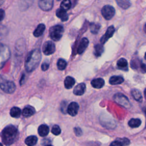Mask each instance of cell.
Listing matches in <instances>:
<instances>
[{"mask_svg": "<svg viewBox=\"0 0 146 146\" xmlns=\"http://www.w3.org/2000/svg\"><path fill=\"white\" fill-rule=\"evenodd\" d=\"M41 59L40 51L39 49H34L31 51L27 55L25 66L27 72H31L33 71L39 66Z\"/></svg>", "mask_w": 146, "mask_h": 146, "instance_id": "obj_1", "label": "cell"}, {"mask_svg": "<svg viewBox=\"0 0 146 146\" xmlns=\"http://www.w3.org/2000/svg\"><path fill=\"white\" fill-rule=\"evenodd\" d=\"M18 135V131L17 128L13 125H9L6 126L2 131V140L3 144L9 146L16 140Z\"/></svg>", "mask_w": 146, "mask_h": 146, "instance_id": "obj_2", "label": "cell"}, {"mask_svg": "<svg viewBox=\"0 0 146 146\" xmlns=\"http://www.w3.org/2000/svg\"><path fill=\"white\" fill-rule=\"evenodd\" d=\"M0 88L5 93L10 94L15 91L16 86L13 82L5 79L0 75Z\"/></svg>", "mask_w": 146, "mask_h": 146, "instance_id": "obj_3", "label": "cell"}, {"mask_svg": "<svg viewBox=\"0 0 146 146\" xmlns=\"http://www.w3.org/2000/svg\"><path fill=\"white\" fill-rule=\"evenodd\" d=\"M10 51L6 46L0 43V70L10 57Z\"/></svg>", "mask_w": 146, "mask_h": 146, "instance_id": "obj_4", "label": "cell"}, {"mask_svg": "<svg viewBox=\"0 0 146 146\" xmlns=\"http://www.w3.org/2000/svg\"><path fill=\"white\" fill-rule=\"evenodd\" d=\"M64 29L62 26L58 25L51 27L49 30V35L52 40L58 41L63 35Z\"/></svg>", "mask_w": 146, "mask_h": 146, "instance_id": "obj_5", "label": "cell"}, {"mask_svg": "<svg viewBox=\"0 0 146 146\" xmlns=\"http://www.w3.org/2000/svg\"><path fill=\"white\" fill-rule=\"evenodd\" d=\"M113 99L117 104L125 108H129L131 106L128 99L122 94L117 93L115 94L113 96Z\"/></svg>", "mask_w": 146, "mask_h": 146, "instance_id": "obj_6", "label": "cell"}, {"mask_svg": "<svg viewBox=\"0 0 146 146\" xmlns=\"http://www.w3.org/2000/svg\"><path fill=\"white\" fill-rule=\"evenodd\" d=\"M103 17L107 20L111 19L115 15V10L113 7L110 5H105L101 10Z\"/></svg>", "mask_w": 146, "mask_h": 146, "instance_id": "obj_7", "label": "cell"}, {"mask_svg": "<svg viewBox=\"0 0 146 146\" xmlns=\"http://www.w3.org/2000/svg\"><path fill=\"white\" fill-rule=\"evenodd\" d=\"M43 52L46 55H49L53 54L55 51V45L52 41L46 42L42 47Z\"/></svg>", "mask_w": 146, "mask_h": 146, "instance_id": "obj_8", "label": "cell"}, {"mask_svg": "<svg viewBox=\"0 0 146 146\" xmlns=\"http://www.w3.org/2000/svg\"><path fill=\"white\" fill-rule=\"evenodd\" d=\"M114 32H115L114 26H112V25L109 26L108 27L105 34L103 35L102 36V37L101 38V39H100V43L102 44L105 43L110 38H111L112 36V35L114 34Z\"/></svg>", "mask_w": 146, "mask_h": 146, "instance_id": "obj_9", "label": "cell"}, {"mask_svg": "<svg viewBox=\"0 0 146 146\" xmlns=\"http://www.w3.org/2000/svg\"><path fill=\"white\" fill-rule=\"evenodd\" d=\"M39 7L43 11H49L53 6L52 0H40L38 2Z\"/></svg>", "mask_w": 146, "mask_h": 146, "instance_id": "obj_10", "label": "cell"}, {"mask_svg": "<svg viewBox=\"0 0 146 146\" xmlns=\"http://www.w3.org/2000/svg\"><path fill=\"white\" fill-rule=\"evenodd\" d=\"M79 105L76 102H71L70 103L67 108V113L72 116H74L75 115H76V114L78 113V110H79Z\"/></svg>", "mask_w": 146, "mask_h": 146, "instance_id": "obj_11", "label": "cell"}, {"mask_svg": "<svg viewBox=\"0 0 146 146\" xmlns=\"http://www.w3.org/2000/svg\"><path fill=\"white\" fill-rule=\"evenodd\" d=\"M86 90V84L84 83H80L76 85L74 90H73V93L75 95L78 96H80L82 95Z\"/></svg>", "mask_w": 146, "mask_h": 146, "instance_id": "obj_12", "label": "cell"}, {"mask_svg": "<svg viewBox=\"0 0 146 146\" xmlns=\"http://www.w3.org/2000/svg\"><path fill=\"white\" fill-rule=\"evenodd\" d=\"M88 43H89V41L87 38H82L78 48V50H77L78 53L79 54H82L85 51L86 48L87 47Z\"/></svg>", "mask_w": 146, "mask_h": 146, "instance_id": "obj_13", "label": "cell"}, {"mask_svg": "<svg viewBox=\"0 0 146 146\" xmlns=\"http://www.w3.org/2000/svg\"><path fill=\"white\" fill-rule=\"evenodd\" d=\"M35 112V110L33 107L31 106H27L22 111V115L25 117H28L33 115Z\"/></svg>", "mask_w": 146, "mask_h": 146, "instance_id": "obj_14", "label": "cell"}, {"mask_svg": "<svg viewBox=\"0 0 146 146\" xmlns=\"http://www.w3.org/2000/svg\"><path fill=\"white\" fill-rule=\"evenodd\" d=\"M91 84L95 88H100L104 86V80L103 79L100 78L94 79L91 80Z\"/></svg>", "mask_w": 146, "mask_h": 146, "instance_id": "obj_15", "label": "cell"}, {"mask_svg": "<svg viewBox=\"0 0 146 146\" xmlns=\"http://www.w3.org/2000/svg\"><path fill=\"white\" fill-rule=\"evenodd\" d=\"M124 82V78L121 76H112L110 78L109 83L111 85H117L121 84Z\"/></svg>", "mask_w": 146, "mask_h": 146, "instance_id": "obj_16", "label": "cell"}, {"mask_svg": "<svg viewBox=\"0 0 146 146\" xmlns=\"http://www.w3.org/2000/svg\"><path fill=\"white\" fill-rule=\"evenodd\" d=\"M56 15L63 22L67 21L68 20V15H67L66 11L63 10L60 8V9H58L56 10Z\"/></svg>", "mask_w": 146, "mask_h": 146, "instance_id": "obj_17", "label": "cell"}, {"mask_svg": "<svg viewBox=\"0 0 146 146\" xmlns=\"http://www.w3.org/2000/svg\"><path fill=\"white\" fill-rule=\"evenodd\" d=\"M117 67L119 69L127 71L128 70V62L124 58H120L117 62Z\"/></svg>", "mask_w": 146, "mask_h": 146, "instance_id": "obj_18", "label": "cell"}, {"mask_svg": "<svg viewBox=\"0 0 146 146\" xmlns=\"http://www.w3.org/2000/svg\"><path fill=\"white\" fill-rule=\"evenodd\" d=\"M38 133L40 136L44 137L48 135L49 132V128L46 124H42L38 127Z\"/></svg>", "mask_w": 146, "mask_h": 146, "instance_id": "obj_19", "label": "cell"}, {"mask_svg": "<svg viewBox=\"0 0 146 146\" xmlns=\"http://www.w3.org/2000/svg\"><path fill=\"white\" fill-rule=\"evenodd\" d=\"M45 25L44 24L40 23L39 25H38V26L36 27V28L35 29V30L34 31L33 33V35L35 36V37H39L40 35H42L45 30Z\"/></svg>", "mask_w": 146, "mask_h": 146, "instance_id": "obj_20", "label": "cell"}, {"mask_svg": "<svg viewBox=\"0 0 146 146\" xmlns=\"http://www.w3.org/2000/svg\"><path fill=\"white\" fill-rule=\"evenodd\" d=\"M75 80L74 79V78L71 77V76H67L64 81V84L65 87L67 89H70L75 84Z\"/></svg>", "mask_w": 146, "mask_h": 146, "instance_id": "obj_21", "label": "cell"}, {"mask_svg": "<svg viewBox=\"0 0 146 146\" xmlns=\"http://www.w3.org/2000/svg\"><path fill=\"white\" fill-rule=\"evenodd\" d=\"M38 138L35 136H30L25 139V143L28 146H33L36 144Z\"/></svg>", "mask_w": 146, "mask_h": 146, "instance_id": "obj_22", "label": "cell"}, {"mask_svg": "<svg viewBox=\"0 0 146 146\" xmlns=\"http://www.w3.org/2000/svg\"><path fill=\"white\" fill-rule=\"evenodd\" d=\"M10 114L11 117L18 118L20 116L21 114V110L19 108L17 107H13L11 108L10 111Z\"/></svg>", "mask_w": 146, "mask_h": 146, "instance_id": "obj_23", "label": "cell"}, {"mask_svg": "<svg viewBox=\"0 0 146 146\" xmlns=\"http://www.w3.org/2000/svg\"><path fill=\"white\" fill-rule=\"evenodd\" d=\"M131 95L134 99L137 102H141L143 98L141 92L137 89H133L131 90Z\"/></svg>", "mask_w": 146, "mask_h": 146, "instance_id": "obj_24", "label": "cell"}, {"mask_svg": "<svg viewBox=\"0 0 146 146\" xmlns=\"http://www.w3.org/2000/svg\"><path fill=\"white\" fill-rule=\"evenodd\" d=\"M141 123L140 119L132 118L130 119L128 121V125L131 128H137L139 127Z\"/></svg>", "mask_w": 146, "mask_h": 146, "instance_id": "obj_25", "label": "cell"}, {"mask_svg": "<svg viewBox=\"0 0 146 146\" xmlns=\"http://www.w3.org/2000/svg\"><path fill=\"white\" fill-rule=\"evenodd\" d=\"M104 51V47L100 44H97L94 47V55L96 57L101 56L102 53Z\"/></svg>", "mask_w": 146, "mask_h": 146, "instance_id": "obj_26", "label": "cell"}, {"mask_svg": "<svg viewBox=\"0 0 146 146\" xmlns=\"http://www.w3.org/2000/svg\"><path fill=\"white\" fill-rule=\"evenodd\" d=\"M117 5L123 9H126L131 6V3L129 1L127 0H119L116 1Z\"/></svg>", "mask_w": 146, "mask_h": 146, "instance_id": "obj_27", "label": "cell"}, {"mask_svg": "<svg viewBox=\"0 0 146 146\" xmlns=\"http://www.w3.org/2000/svg\"><path fill=\"white\" fill-rule=\"evenodd\" d=\"M71 6V1L69 0L63 1L60 3V9L65 11L69 10Z\"/></svg>", "mask_w": 146, "mask_h": 146, "instance_id": "obj_28", "label": "cell"}, {"mask_svg": "<svg viewBox=\"0 0 146 146\" xmlns=\"http://www.w3.org/2000/svg\"><path fill=\"white\" fill-rule=\"evenodd\" d=\"M100 28V25L98 23H92L90 24V31L92 34H96L98 33Z\"/></svg>", "mask_w": 146, "mask_h": 146, "instance_id": "obj_29", "label": "cell"}, {"mask_svg": "<svg viewBox=\"0 0 146 146\" xmlns=\"http://www.w3.org/2000/svg\"><path fill=\"white\" fill-rule=\"evenodd\" d=\"M67 66V62L63 59H59L57 62V67L59 70H63Z\"/></svg>", "mask_w": 146, "mask_h": 146, "instance_id": "obj_30", "label": "cell"}, {"mask_svg": "<svg viewBox=\"0 0 146 146\" xmlns=\"http://www.w3.org/2000/svg\"><path fill=\"white\" fill-rule=\"evenodd\" d=\"M51 132L55 135H58L61 132L60 128L58 125H54L51 129Z\"/></svg>", "mask_w": 146, "mask_h": 146, "instance_id": "obj_31", "label": "cell"}, {"mask_svg": "<svg viewBox=\"0 0 146 146\" xmlns=\"http://www.w3.org/2000/svg\"><path fill=\"white\" fill-rule=\"evenodd\" d=\"M118 141H119L122 145H127L129 144V140L127 138H122V139H119L117 140Z\"/></svg>", "mask_w": 146, "mask_h": 146, "instance_id": "obj_32", "label": "cell"}, {"mask_svg": "<svg viewBox=\"0 0 146 146\" xmlns=\"http://www.w3.org/2000/svg\"><path fill=\"white\" fill-rule=\"evenodd\" d=\"M74 132L77 136H80L82 135V131L79 127H75L74 128Z\"/></svg>", "mask_w": 146, "mask_h": 146, "instance_id": "obj_33", "label": "cell"}, {"mask_svg": "<svg viewBox=\"0 0 146 146\" xmlns=\"http://www.w3.org/2000/svg\"><path fill=\"white\" fill-rule=\"evenodd\" d=\"M49 67V63H47V62H43L42 64V66H41V68L42 70V71H46L48 70Z\"/></svg>", "mask_w": 146, "mask_h": 146, "instance_id": "obj_34", "label": "cell"}, {"mask_svg": "<svg viewBox=\"0 0 146 146\" xmlns=\"http://www.w3.org/2000/svg\"><path fill=\"white\" fill-rule=\"evenodd\" d=\"M5 16V11L3 9H0V21H2L4 19Z\"/></svg>", "mask_w": 146, "mask_h": 146, "instance_id": "obj_35", "label": "cell"}, {"mask_svg": "<svg viewBox=\"0 0 146 146\" xmlns=\"http://www.w3.org/2000/svg\"><path fill=\"white\" fill-rule=\"evenodd\" d=\"M110 146H123V145L119 141H118L117 140H116V141L111 143V144H110Z\"/></svg>", "mask_w": 146, "mask_h": 146, "instance_id": "obj_36", "label": "cell"}, {"mask_svg": "<svg viewBox=\"0 0 146 146\" xmlns=\"http://www.w3.org/2000/svg\"><path fill=\"white\" fill-rule=\"evenodd\" d=\"M24 79H25V75L23 74L22 77H21V79L20 80V85H22L23 83H24Z\"/></svg>", "mask_w": 146, "mask_h": 146, "instance_id": "obj_37", "label": "cell"}, {"mask_svg": "<svg viewBox=\"0 0 146 146\" xmlns=\"http://www.w3.org/2000/svg\"><path fill=\"white\" fill-rule=\"evenodd\" d=\"M0 146H3V145L1 143H0Z\"/></svg>", "mask_w": 146, "mask_h": 146, "instance_id": "obj_38", "label": "cell"}, {"mask_svg": "<svg viewBox=\"0 0 146 146\" xmlns=\"http://www.w3.org/2000/svg\"><path fill=\"white\" fill-rule=\"evenodd\" d=\"M47 146H52V145H47Z\"/></svg>", "mask_w": 146, "mask_h": 146, "instance_id": "obj_39", "label": "cell"}]
</instances>
